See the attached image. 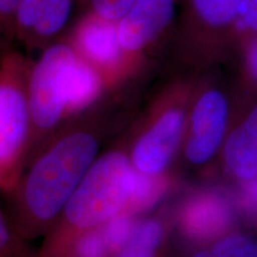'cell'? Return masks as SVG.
Wrapping results in <instances>:
<instances>
[{"label":"cell","mask_w":257,"mask_h":257,"mask_svg":"<svg viewBox=\"0 0 257 257\" xmlns=\"http://www.w3.org/2000/svg\"><path fill=\"white\" fill-rule=\"evenodd\" d=\"M99 133L80 114L67 121L27 161L10 195V220L28 242L46 237L96 160Z\"/></svg>","instance_id":"obj_1"},{"label":"cell","mask_w":257,"mask_h":257,"mask_svg":"<svg viewBox=\"0 0 257 257\" xmlns=\"http://www.w3.org/2000/svg\"><path fill=\"white\" fill-rule=\"evenodd\" d=\"M136 180L130 157L119 150L98 156L69 198L36 257H53L85 232L126 211Z\"/></svg>","instance_id":"obj_3"},{"label":"cell","mask_w":257,"mask_h":257,"mask_svg":"<svg viewBox=\"0 0 257 257\" xmlns=\"http://www.w3.org/2000/svg\"><path fill=\"white\" fill-rule=\"evenodd\" d=\"M179 0H134L123 17L115 22L121 50L135 61L176 24Z\"/></svg>","instance_id":"obj_7"},{"label":"cell","mask_w":257,"mask_h":257,"mask_svg":"<svg viewBox=\"0 0 257 257\" xmlns=\"http://www.w3.org/2000/svg\"><path fill=\"white\" fill-rule=\"evenodd\" d=\"M78 0H19L15 35L27 49L43 50L68 25Z\"/></svg>","instance_id":"obj_10"},{"label":"cell","mask_w":257,"mask_h":257,"mask_svg":"<svg viewBox=\"0 0 257 257\" xmlns=\"http://www.w3.org/2000/svg\"><path fill=\"white\" fill-rule=\"evenodd\" d=\"M240 41L243 42L245 69L253 81L257 82V36L246 37Z\"/></svg>","instance_id":"obj_22"},{"label":"cell","mask_w":257,"mask_h":257,"mask_svg":"<svg viewBox=\"0 0 257 257\" xmlns=\"http://www.w3.org/2000/svg\"><path fill=\"white\" fill-rule=\"evenodd\" d=\"M165 186V181L161 176H148L136 172L133 199L126 211L136 212L150 207L162 195Z\"/></svg>","instance_id":"obj_16"},{"label":"cell","mask_w":257,"mask_h":257,"mask_svg":"<svg viewBox=\"0 0 257 257\" xmlns=\"http://www.w3.org/2000/svg\"><path fill=\"white\" fill-rule=\"evenodd\" d=\"M229 99L220 88L206 86L193 105L192 131L186 155L193 163H205L216 154L229 120Z\"/></svg>","instance_id":"obj_9"},{"label":"cell","mask_w":257,"mask_h":257,"mask_svg":"<svg viewBox=\"0 0 257 257\" xmlns=\"http://www.w3.org/2000/svg\"><path fill=\"white\" fill-rule=\"evenodd\" d=\"M231 210L229 202L214 193L197 195L184 207L181 227L194 239H208L229 227Z\"/></svg>","instance_id":"obj_11"},{"label":"cell","mask_w":257,"mask_h":257,"mask_svg":"<svg viewBox=\"0 0 257 257\" xmlns=\"http://www.w3.org/2000/svg\"><path fill=\"white\" fill-rule=\"evenodd\" d=\"M184 121V112L176 105L157 114L134 144L130 160L137 173L161 176L180 142Z\"/></svg>","instance_id":"obj_8"},{"label":"cell","mask_w":257,"mask_h":257,"mask_svg":"<svg viewBox=\"0 0 257 257\" xmlns=\"http://www.w3.org/2000/svg\"><path fill=\"white\" fill-rule=\"evenodd\" d=\"M28 243L16 231L10 218L0 211V257H36Z\"/></svg>","instance_id":"obj_17"},{"label":"cell","mask_w":257,"mask_h":257,"mask_svg":"<svg viewBox=\"0 0 257 257\" xmlns=\"http://www.w3.org/2000/svg\"><path fill=\"white\" fill-rule=\"evenodd\" d=\"M162 239V226L156 220L136 224L130 239L115 257H154Z\"/></svg>","instance_id":"obj_13"},{"label":"cell","mask_w":257,"mask_h":257,"mask_svg":"<svg viewBox=\"0 0 257 257\" xmlns=\"http://www.w3.org/2000/svg\"><path fill=\"white\" fill-rule=\"evenodd\" d=\"M66 41L81 59L100 74L108 86L134 61L125 55L117 38L115 23L82 12Z\"/></svg>","instance_id":"obj_6"},{"label":"cell","mask_w":257,"mask_h":257,"mask_svg":"<svg viewBox=\"0 0 257 257\" xmlns=\"http://www.w3.org/2000/svg\"><path fill=\"white\" fill-rule=\"evenodd\" d=\"M179 3H180V6H181L182 3H184V0H179Z\"/></svg>","instance_id":"obj_23"},{"label":"cell","mask_w":257,"mask_h":257,"mask_svg":"<svg viewBox=\"0 0 257 257\" xmlns=\"http://www.w3.org/2000/svg\"><path fill=\"white\" fill-rule=\"evenodd\" d=\"M82 12L96 16L104 21L115 23L123 17L134 0H78Z\"/></svg>","instance_id":"obj_19"},{"label":"cell","mask_w":257,"mask_h":257,"mask_svg":"<svg viewBox=\"0 0 257 257\" xmlns=\"http://www.w3.org/2000/svg\"><path fill=\"white\" fill-rule=\"evenodd\" d=\"M105 87L100 74L66 40L41 50L32 61L28 80L31 131L24 165L67 121L86 113Z\"/></svg>","instance_id":"obj_2"},{"label":"cell","mask_w":257,"mask_h":257,"mask_svg":"<svg viewBox=\"0 0 257 257\" xmlns=\"http://www.w3.org/2000/svg\"><path fill=\"white\" fill-rule=\"evenodd\" d=\"M242 5L243 0H184L175 24L181 47L200 59L218 53L236 40Z\"/></svg>","instance_id":"obj_5"},{"label":"cell","mask_w":257,"mask_h":257,"mask_svg":"<svg viewBox=\"0 0 257 257\" xmlns=\"http://www.w3.org/2000/svg\"><path fill=\"white\" fill-rule=\"evenodd\" d=\"M19 0H0V46L9 38H14L15 23Z\"/></svg>","instance_id":"obj_21"},{"label":"cell","mask_w":257,"mask_h":257,"mask_svg":"<svg viewBox=\"0 0 257 257\" xmlns=\"http://www.w3.org/2000/svg\"><path fill=\"white\" fill-rule=\"evenodd\" d=\"M193 257H257V242L243 234H231Z\"/></svg>","instance_id":"obj_15"},{"label":"cell","mask_w":257,"mask_h":257,"mask_svg":"<svg viewBox=\"0 0 257 257\" xmlns=\"http://www.w3.org/2000/svg\"><path fill=\"white\" fill-rule=\"evenodd\" d=\"M32 60L17 50L0 56V189L8 192L23 168L30 140L28 80Z\"/></svg>","instance_id":"obj_4"},{"label":"cell","mask_w":257,"mask_h":257,"mask_svg":"<svg viewBox=\"0 0 257 257\" xmlns=\"http://www.w3.org/2000/svg\"><path fill=\"white\" fill-rule=\"evenodd\" d=\"M257 36V0H243L236 40Z\"/></svg>","instance_id":"obj_20"},{"label":"cell","mask_w":257,"mask_h":257,"mask_svg":"<svg viewBox=\"0 0 257 257\" xmlns=\"http://www.w3.org/2000/svg\"><path fill=\"white\" fill-rule=\"evenodd\" d=\"M224 156L229 169L244 181L257 180V105L225 144Z\"/></svg>","instance_id":"obj_12"},{"label":"cell","mask_w":257,"mask_h":257,"mask_svg":"<svg viewBox=\"0 0 257 257\" xmlns=\"http://www.w3.org/2000/svg\"><path fill=\"white\" fill-rule=\"evenodd\" d=\"M113 255L114 252L108 245L100 226L79 236L53 257H112Z\"/></svg>","instance_id":"obj_14"},{"label":"cell","mask_w":257,"mask_h":257,"mask_svg":"<svg viewBox=\"0 0 257 257\" xmlns=\"http://www.w3.org/2000/svg\"><path fill=\"white\" fill-rule=\"evenodd\" d=\"M136 224L131 216V212L124 211L108 220L107 223L101 225L102 232H104L108 245L111 246L114 255L123 249V246L130 239Z\"/></svg>","instance_id":"obj_18"}]
</instances>
